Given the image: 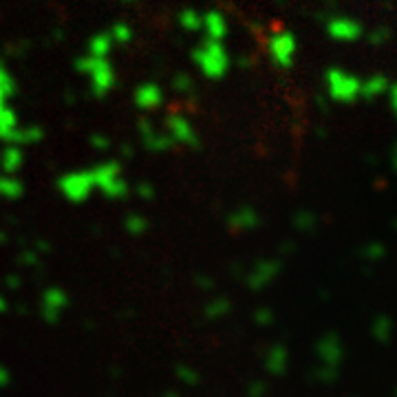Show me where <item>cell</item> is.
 <instances>
[{"instance_id": "obj_8", "label": "cell", "mask_w": 397, "mask_h": 397, "mask_svg": "<svg viewBox=\"0 0 397 397\" xmlns=\"http://www.w3.org/2000/svg\"><path fill=\"white\" fill-rule=\"evenodd\" d=\"M166 128H168V135H170L173 141L188 143V146H197V132L184 115H168Z\"/></svg>"}, {"instance_id": "obj_2", "label": "cell", "mask_w": 397, "mask_h": 397, "mask_svg": "<svg viewBox=\"0 0 397 397\" xmlns=\"http://www.w3.org/2000/svg\"><path fill=\"white\" fill-rule=\"evenodd\" d=\"M327 93L333 102L338 104H353L362 98V80H360L351 71L344 69H329L327 76Z\"/></svg>"}, {"instance_id": "obj_24", "label": "cell", "mask_w": 397, "mask_h": 397, "mask_svg": "<svg viewBox=\"0 0 397 397\" xmlns=\"http://www.w3.org/2000/svg\"><path fill=\"white\" fill-rule=\"evenodd\" d=\"M190 87H192L190 78H186V76H177V78H175V89H177L179 93L190 91Z\"/></svg>"}, {"instance_id": "obj_5", "label": "cell", "mask_w": 397, "mask_h": 397, "mask_svg": "<svg viewBox=\"0 0 397 397\" xmlns=\"http://www.w3.org/2000/svg\"><path fill=\"white\" fill-rule=\"evenodd\" d=\"M296 51H298V42L292 31H276L270 35L267 53H270V60L279 69H290L296 60Z\"/></svg>"}, {"instance_id": "obj_3", "label": "cell", "mask_w": 397, "mask_h": 397, "mask_svg": "<svg viewBox=\"0 0 397 397\" xmlns=\"http://www.w3.org/2000/svg\"><path fill=\"white\" fill-rule=\"evenodd\" d=\"M78 69L82 73L91 78L95 95H104L113 89L115 84V71L106 58H95V55H84L78 60Z\"/></svg>"}, {"instance_id": "obj_26", "label": "cell", "mask_w": 397, "mask_h": 397, "mask_svg": "<svg viewBox=\"0 0 397 397\" xmlns=\"http://www.w3.org/2000/svg\"><path fill=\"white\" fill-rule=\"evenodd\" d=\"M384 40H387V31H382V33L376 31V33H373V38H371V42H376V44H378V42H384Z\"/></svg>"}, {"instance_id": "obj_7", "label": "cell", "mask_w": 397, "mask_h": 397, "mask_svg": "<svg viewBox=\"0 0 397 397\" xmlns=\"http://www.w3.org/2000/svg\"><path fill=\"white\" fill-rule=\"evenodd\" d=\"M327 33L329 38L335 42H358L364 38V29L362 25L355 20V18H349V16H335L327 22Z\"/></svg>"}, {"instance_id": "obj_25", "label": "cell", "mask_w": 397, "mask_h": 397, "mask_svg": "<svg viewBox=\"0 0 397 397\" xmlns=\"http://www.w3.org/2000/svg\"><path fill=\"white\" fill-rule=\"evenodd\" d=\"M139 195H141L143 199H150V197H152V188H150V186H139Z\"/></svg>"}, {"instance_id": "obj_16", "label": "cell", "mask_w": 397, "mask_h": 397, "mask_svg": "<svg viewBox=\"0 0 397 397\" xmlns=\"http://www.w3.org/2000/svg\"><path fill=\"white\" fill-rule=\"evenodd\" d=\"M3 168L7 175H14L18 168L22 166V150L18 148V143H11V146L3 152Z\"/></svg>"}, {"instance_id": "obj_20", "label": "cell", "mask_w": 397, "mask_h": 397, "mask_svg": "<svg viewBox=\"0 0 397 397\" xmlns=\"http://www.w3.org/2000/svg\"><path fill=\"white\" fill-rule=\"evenodd\" d=\"M111 38H113V42H128V40H132V29L126 25V22H115L111 29Z\"/></svg>"}, {"instance_id": "obj_14", "label": "cell", "mask_w": 397, "mask_h": 397, "mask_svg": "<svg viewBox=\"0 0 397 397\" xmlns=\"http://www.w3.org/2000/svg\"><path fill=\"white\" fill-rule=\"evenodd\" d=\"M258 223V216L254 210L249 208H243V210H236L232 216H230V227L232 230H252Z\"/></svg>"}, {"instance_id": "obj_13", "label": "cell", "mask_w": 397, "mask_h": 397, "mask_svg": "<svg viewBox=\"0 0 397 397\" xmlns=\"http://www.w3.org/2000/svg\"><path fill=\"white\" fill-rule=\"evenodd\" d=\"M18 128H20V124H18L16 113L11 111L9 106H5L3 111H0V139L14 143V137H16V130Z\"/></svg>"}, {"instance_id": "obj_11", "label": "cell", "mask_w": 397, "mask_h": 397, "mask_svg": "<svg viewBox=\"0 0 397 397\" xmlns=\"http://www.w3.org/2000/svg\"><path fill=\"white\" fill-rule=\"evenodd\" d=\"M391 87V80L382 73H373L369 78L362 80V98L364 100H378L382 95H387Z\"/></svg>"}, {"instance_id": "obj_1", "label": "cell", "mask_w": 397, "mask_h": 397, "mask_svg": "<svg viewBox=\"0 0 397 397\" xmlns=\"http://www.w3.org/2000/svg\"><path fill=\"white\" fill-rule=\"evenodd\" d=\"M195 62L201 69V73L210 80H219L230 69V55L223 46V40L206 38V42L195 49Z\"/></svg>"}, {"instance_id": "obj_18", "label": "cell", "mask_w": 397, "mask_h": 397, "mask_svg": "<svg viewBox=\"0 0 397 397\" xmlns=\"http://www.w3.org/2000/svg\"><path fill=\"white\" fill-rule=\"evenodd\" d=\"M42 139V130L38 126H27V128H18L16 130V137H14V143L22 146V143H35Z\"/></svg>"}, {"instance_id": "obj_12", "label": "cell", "mask_w": 397, "mask_h": 397, "mask_svg": "<svg viewBox=\"0 0 397 397\" xmlns=\"http://www.w3.org/2000/svg\"><path fill=\"white\" fill-rule=\"evenodd\" d=\"M139 128H141V137H143V141H146V146L152 150H166L173 143L170 135H161V132L155 130L148 122H141Z\"/></svg>"}, {"instance_id": "obj_17", "label": "cell", "mask_w": 397, "mask_h": 397, "mask_svg": "<svg viewBox=\"0 0 397 397\" xmlns=\"http://www.w3.org/2000/svg\"><path fill=\"white\" fill-rule=\"evenodd\" d=\"M22 184L18 182L16 177H11V175H3L0 177V197H5V199H18L22 195Z\"/></svg>"}, {"instance_id": "obj_21", "label": "cell", "mask_w": 397, "mask_h": 397, "mask_svg": "<svg viewBox=\"0 0 397 397\" xmlns=\"http://www.w3.org/2000/svg\"><path fill=\"white\" fill-rule=\"evenodd\" d=\"M148 227V221L143 219V216H139V214H132V216H128L126 219V230L130 232V234H141L143 230Z\"/></svg>"}, {"instance_id": "obj_30", "label": "cell", "mask_w": 397, "mask_h": 397, "mask_svg": "<svg viewBox=\"0 0 397 397\" xmlns=\"http://www.w3.org/2000/svg\"><path fill=\"white\" fill-rule=\"evenodd\" d=\"M124 3H135V0H124Z\"/></svg>"}, {"instance_id": "obj_10", "label": "cell", "mask_w": 397, "mask_h": 397, "mask_svg": "<svg viewBox=\"0 0 397 397\" xmlns=\"http://www.w3.org/2000/svg\"><path fill=\"white\" fill-rule=\"evenodd\" d=\"M203 31H206L208 38L212 40H223L227 35V20L221 11H208L203 14Z\"/></svg>"}, {"instance_id": "obj_6", "label": "cell", "mask_w": 397, "mask_h": 397, "mask_svg": "<svg viewBox=\"0 0 397 397\" xmlns=\"http://www.w3.org/2000/svg\"><path fill=\"white\" fill-rule=\"evenodd\" d=\"M93 188H95V184H93L91 170L71 173V175H64L62 179H60V190H62V195L73 203L87 201L89 195L93 192Z\"/></svg>"}, {"instance_id": "obj_15", "label": "cell", "mask_w": 397, "mask_h": 397, "mask_svg": "<svg viewBox=\"0 0 397 397\" xmlns=\"http://www.w3.org/2000/svg\"><path fill=\"white\" fill-rule=\"evenodd\" d=\"M113 49V38L111 33H98L93 35L91 42H89V55H95V58H106Z\"/></svg>"}, {"instance_id": "obj_19", "label": "cell", "mask_w": 397, "mask_h": 397, "mask_svg": "<svg viewBox=\"0 0 397 397\" xmlns=\"http://www.w3.org/2000/svg\"><path fill=\"white\" fill-rule=\"evenodd\" d=\"M179 20H182V27H186L188 31H199L203 27V14L195 9H186Z\"/></svg>"}, {"instance_id": "obj_29", "label": "cell", "mask_w": 397, "mask_h": 397, "mask_svg": "<svg viewBox=\"0 0 397 397\" xmlns=\"http://www.w3.org/2000/svg\"><path fill=\"white\" fill-rule=\"evenodd\" d=\"M395 166H397V150H395Z\"/></svg>"}, {"instance_id": "obj_23", "label": "cell", "mask_w": 397, "mask_h": 397, "mask_svg": "<svg viewBox=\"0 0 397 397\" xmlns=\"http://www.w3.org/2000/svg\"><path fill=\"white\" fill-rule=\"evenodd\" d=\"M387 98H389V106H391L393 115L397 117V84L391 82V87H389V91H387Z\"/></svg>"}, {"instance_id": "obj_27", "label": "cell", "mask_w": 397, "mask_h": 397, "mask_svg": "<svg viewBox=\"0 0 397 397\" xmlns=\"http://www.w3.org/2000/svg\"><path fill=\"white\" fill-rule=\"evenodd\" d=\"M7 100H9V95L0 91V111H3V108L7 106Z\"/></svg>"}, {"instance_id": "obj_28", "label": "cell", "mask_w": 397, "mask_h": 397, "mask_svg": "<svg viewBox=\"0 0 397 397\" xmlns=\"http://www.w3.org/2000/svg\"><path fill=\"white\" fill-rule=\"evenodd\" d=\"M93 146H100V148H106V139H102V137L98 139V137H95V139H93Z\"/></svg>"}, {"instance_id": "obj_9", "label": "cell", "mask_w": 397, "mask_h": 397, "mask_svg": "<svg viewBox=\"0 0 397 397\" xmlns=\"http://www.w3.org/2000/svg\"><path fill=\"white\" fill-rule=\"evenodd\" d=\"M161 102H164V91L157 84H141L135 91V104L141 111H152V108L161 106Z\"/></svg>"}, {"instance_id": "obj_22", "label": "cell", "mask_w": 397, "mask_h": 397, "mask_svg": "<svg viewBox=\"0 0 397 397\" xmlns=\"http://www.w3.org/2000/svg\"><path fill=\"white\" fill-rule=\"evenodd\" d=\"M14 89H16V84H14V80H11L9 71H5L3 67H0V91L7 93L11 98V95H14Z\"/></svg>"}, {"instance_id": "obj_4", "label": "cell", "mask_w": 397, "mask_h": 397, "mask_svg": "<svg viewBox=\"0 0 397 397\" xmlns=\"http://www.w3.org/2000/svg\"><path fill=\"white\" fill-rule=\"evenodd\" d=\"M91 177H93V184L95 188H100L106 197L111 199H122L126 197L128 192V184L124 182L122 173H119V166L113 161H106L91 168Z\"/></svg>"}]
</instances>
